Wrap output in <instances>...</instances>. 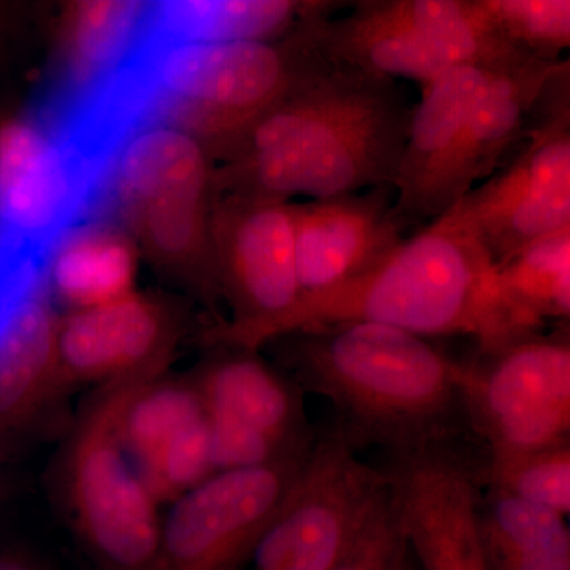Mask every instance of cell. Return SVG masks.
Segmentation results:
<instances>
[{"label":"cell","mask_w":570,"mask_h":570,"mask_svg":"<svg viewBox=\"0 0 570 570\" xmlns=\"http://www.w3.org/2000/svg\"><path fill=\"white\" fill-rule=\"evenodd\" d=\"M570 130V51L554 63L543 82L528 122L527 146L550 140Z\"/></svg>","instance_id":"cell-31"},{"label":"cell","mask_w":570,"mask_h":570,"mask_svg":"<svg viewBox=\"0 0 570 570\" xmlns=\"http://www.w3.org/2000/svg\"><path fill=\"white\" fill-rule=\"evenodd\" d=\"M137 472L157 504L175 502L217 472L206 414L179 431Z\"/></svg>","instance_id":"cell-29"},{"label":"cell","mask_w":570,"mask_h":570,"mask_svg":"<svg viewBox=\"0 0 570 570\" xmlns=\"http://www.w3.org/2000/svg\"><path fill=\"white\" fill-rule=\"evenodd\" d=\"M479 530L491 570H570L568 519L543 505L490 485Z\"/></svg>","instance_id":"cell-23"},{"label":"cell","mask_w":570,"mask_h":570,"mask_svg":"<svg viewBox=\"0 0 570 570\" xmlns=\"http://www.w3.org/2000/svg\"><path fill=\"white\" fill-rule=\"evenodd\" d=\"M370 322L423 337L466 335L493 352L532 333L499 284L498 265L461 200L346 283L303 294L268 324L216 336L246 351L305 330Z\"/></svg>","instance_id":"cell-1"},{"label":"cell","mask_w":570,"mask_h":570,"mask_svg":"<svg viewBox=\"0 0 570 570\" xmlns=\"http://www.w3.org/2000/svg\"><path fill=\"white\" fill-rule=\"evenodd\" d=\"M494 261L570 227V130L527 146L464 198Z\"/></svg>","instance_id":"cell-15"},{"label":"cell","mask_w":570,"mask_h":570,"mask_svg":"<svg viewBox=\"0 0 570 570\" xmlns=\"http://www.w3.org/2000/svg\"><path fill=\"white\" fill-rule=\"evenodd\" d=\"M409 557L411 549L389 483L330 570H403Z\"/></svg>","instance_id":"cell-30"},{"label":"cell","mask_w":570,"mask_h":570,"mask_svg":"<svg viewBox=\"0 0 570 570\" xmlns=\"http://www.w3.org/2000/svg\"><path fill=\"white\" fill-rule=\"evenodd\" d=\"M51 298L45 277L0 332V430L28 417L63 384L58 352L61 318Z\"/></svg>","instance_id":"cell-20"},{"label":"cell","mask_w":570,"mask_h":570,"mask_svg":"<svg viewBox=\"0 0 570 570\" xmlns=\"http://www.w3.org/2000/svg\"><path fill=\"white\" fill-rule=\"evenodd\" d=\"M554 63L523 51L510 52L494 63L445 179V212L464 200L527 132L532 108Z\"/></svg>","instance_id":"cell-19"},{"label":"cell","mask_w":570,"mask_h":570,"mask_svg":"<svg viewBox=\"0 0 570 570\" xmlns=\"http://www.w3.org/2000/svg\"><path fill=\"white\" fill-rule=\"evenodd\" d=\"M288 362L298 381L326 397L336 430L355 450L379 448L392 461L438 453L469 420L466 365L430 337L370 322L292 333Z\"/></svg>","instance_id":"cell-3"},{"label":"cell","mask_w":570,"mask_h":570,"mask_svg":"<svg viewBox=\"0 0 570 570\" xmlns=\"http://www.w3.org/2000/svg\"><path fill=\"white\" fill-rule=\"evenodd\" d=\"M513 313L539 333L547 321L570 325V227L497 262Z\"/></svg>","instance_id":"cell-25"},{"label":"cell","mask_w":570,"mask_h":570,"mask_svg":"<svg viewBox=\"0 0 570 570\" xmlns=\"http://www.w3.org/2000/svg\"><path fill=\"white\" fill-rule=\"evenodd\" d=\"M318 63L273 40L165 45L153 62V122L232 148Z\"/></svg>","instance_id":"cell-6"},{"label":"cell","mask_w":570,"mask_h":570,"mask_svg":"<svg viewBox=\"0 0 570 570\" xmlns=\"http://www.w3.org/2000/svg\"><path fill=\"white\" fill-rule=\"evenodd\" d=\"M137 249L111 220H86L63 236L47 268L51 296L71 311L105 305L134 294Z\"/></svg>","instance_id":"cell-21"},{"label":"cell","mask_w":570,"mask_h":570,"mask_svg":"<svg viewBox=\"0 0 570 570\" xmlns=\"http://www.w3.org/2000/svg\"><path fill=\"white\" fill-rule=\"evenodd\" d=\"M0 570H37L31 564L11 558H0Z\"/></svg>","instance_id":"cell-32"},{"label":"cell","mask_w":570,"mask_h":570,"mask_svg":"<svg viewBox=\"0 0 570 570\" xmlns=\"http://www.w3.org/2000/svg\"><path fill=\"white\" fill-rule=\"evenodd\" d=\"M107 175L39 111L0 126V250L47 266L99 212Z\"/></svg>","instance_id":"cell-8"},{"label":"cell","mask_w":570,"mask_h":570,"mask_svg":"<svg viewBox=\"0 0 570 570\" xmlns=\"http://www.w3.org/2000/svg\"><path fill=\"white\" fill-rule=\"evenodd\" d=\"M502 39L558 62L570 51V0H482Z\"/></svg>","instance_id":"cell-27"},{"label":"cell","mask_w":570,"mask_h":570,"mask_svg":"<svg viewBox=\"0 0 570 570\" xmlns=\"http://www.w3.org/2000/svg\"><path fill=\"white\" fill-rule=\"evenodd\" d=\"M14 307L10 305L7 299H3L0 296V332H2L3 326L7 325V322L10 321V317L13 316Z\"/></svg>","instance_id":"cell-33"},{"label":"cell","mask_w":570,"mask_h":570,"mask_svg":"<svg viewBox=\"0 0 570 570\" xmlns=\"http://www.w3.org/2000/svg\"><path fill=\"white\" fill-rule=\"evenodd\" d=\"M204 415L195 384L153 379L135 395L124 417V445L134 468L138 471L179 431Z\"/></svg>","instance_id":"cell-26"},{"label":"cell","mask_w":570,"mask_h":570,"mask_svg":"<svg viewBox=\"0 0 570 570\" xmlns=\"http://www.w3.org/2000/svg\"><path fill=\"white\" fill-rule=\"evenodd\" d=\"M209 176L194 135L154 124L116 157L100 209H110L165 272L208 291L219 284Z\"/></svg>","instance_id":"cell-4"},{"label":"cell","mask_w":570,"mask_h":570,"mask_svg":"<svg viewBox=\"0 0 570 570\" xmlns=\"http://www.w3.org/2000/svg\"><path fill=\"white\" fill-rule=\"evenodd\" d=\"M249 352L214 363L194 382L216 471L262 466L313 448L298 389Z\"/></svg>","instance_id":"cell-12"},{"label":"cell","mask_w":570,"mask_h":570,"mask_svg":"<svg viewBox=\"0 0 570 570\" xmlns=\"http://www.w3.org/2000/svg\"><path fill=\"white\" fill-rule=\"evenodd\" d=\"M569 534H570V519H568Z\"/></svg>","instance_id":"cell-35"},{"label":"cell","mask_w":570,"mask_h":570,"mask_svg":"<svg viewBox=\"0 0 570 570\" xmlns=\"http://www.w3.org/2000/svg\"><path fill=\"white\" fill-rule=\"evenodd\" d=\"M220 283L235 321L217 335L268 324L302 296L295 253V205L276 198L228 194L213 217Z\"/></svg>","instance_id":"cell-13"},{"label":"cell","mask_w":570,"mask_h":570,"mask_svg":"<svg viewBox=\"0 0 570 570\" xmlns=\"http://www.w3.org/2000/svg\"><path fill=\"white\" fill-rule=\"evenodd\" d=\"M393 82L318 63L232 146L230 194L328 200L392 187L412 115Z\"/></svg>","instance_id":"cell-2"},{"label":"cell","mask_w":570,"mask_h":570,"mask_svg":"<svg viewBox=\"0 0 570 570\" xmlns=\"http://www.w3.org/2000/svg\"><path fill=\"white\" fill-rule=\"evenodd\" d=\"M311 449L262 466L214 472L176 499L163 520L157 570H242L291 497Z\"/></svg>","instance_id":"cell-11"},{"label":"cell","mask_w":570,"mask_h":570,"mask_svg":"<svg viewBox=\"0 0 570 570\" xmlns=\"http://www.w3.org/2000/svg\"><path fill=\"white\" fill-rule=\"evenodd\" d=\"M403 570H420L417 561H415V558H414V554H412V551H411V557H409L406 566H404Z\"/></svg>","instance_id":"cell-34"},{"label":"cell","mask_w":570,"mask_h":570,"mask_svg":"<svg viewBox=\"0 0 570 570\" xmlns=\"http://www.w3.org/2000/svg\"><path fill=\"white\" fill-rule=\"evenodd\" d=\"M176 324L167 307L138 294L71 311L59 321L63 384L102 382L167 366Z\"/></svg>","instance_id":"cell-17"},{"label":"cell","mask_w":570,"mask_h":570,"mask_svg":"<svg viewBox=\"0 0 570 570\" xmlns=\"http://www.w3.org/2000/svg\"><path fill=\"white\" fill-rule=\"evenodd\" d=\"M564 326H568V328H570V325H564Z\"/></svg>","instance_id":"cell-36"},{"label":"cell","mask_w":570,"mask_h":570,"mask_svg":"<svg viewBox=\"0 0 570 570\" xmlns=\"http://www.w3.org/2000/svg\"><path fill=\"white\" fill-rule=\"evenodd\" d=\"M165 367L105 384L81 415L67 455L66 483L75 527L105 570H157L163 520L124 445L135 395Z\"/></svg>","instance_id":"cell-5"},{"label":"cell","mask_w":570,"mask_h":570,"mask_svg":"<svg viewBox=\"0 0 570 570\" xmlns=\"http://www.w3.org/2000/svg\"><path fill=\"white\" fill-rule=\"evenodd\" d=\"M149 2H75L62 18V82L52 99L91 91L126 61L140 36Z\"/></svg>","instance_id":"cell-22"},{"label":"cell","mask_w":570,"mask_h":570,"mask_svg":"<svg viewBox=\"0 0 570 570\" xmlns=\"http://www.w3.org/2000/svg\"><path fill=\"white\" fill-rule=\"evenodd\" d=\"M328 61L382 78L426 86L464 63L517 51L502 39L482 0H367L322 22Z\"/></svg>","instance_id":"cell-7"},{"label":"cell","mask_w":570,"mask_h":570,"mask_svg":"<svg viewBox=\"0 0 570 570\" xmlns=\"http://www.w3.org/2000/svg\"><path fill=\"white\" fill-rule=\"evenodd\" d=\"M469 420L490 456L570 444V328L531 335L466 365Z\"/></svg>","instance_id":"cell-9"},{"label":"cell","mask_w":570,"mask_h":570,"mask_svg":"<svg viewBox=\"0 0 570 570\" xmlns=\"http://www.w3.org/2000/svg\"><path fill=\"white\" fill-rule=\"evenodd\" d=\"M491 487L570 519V444L524 455L490 456Z\"/></svg>","instance_id":"cell-28"},{"label":"cell","mask_w":570,"mask_h":570,"mask_svg":"<svg viewBox=\"0 0 570 570\" xmlns=\"http://www.w3.org/2000/svg\"><path fill=\"white\" fill-rule=\"evenodd\" d=\"M504 56L464 63L423 86L420 102L412 108L406 146L392 186L393 213L400 224L433 223L448 213L442 194L464 127L494 63Z\"/></svg>","instance_id":"cell-16"},{"label":"cell","mask_w":570,"mask_h":570,"mask_svg":"<svg viewBox=\"0 0 570 570\" xmlns=\"http://www.w3.org/2000/svg\"><path fill=\"white\" fill-rule=\"evenodd\" d=\"M389 487L333 428L313 444L298 482L255 547L253 570H330Z\"/></svg>","instance_id":"cell-10"},{"label":"cell","mask_w":570,"mask_h":570,"mask_svg":"<svg viewBox=\"0 0 570 570\" xmlns=\"http://www.w3.org/2000/svg\"><path fill=\"white\" fill-rule=\"evenodd\" d=\"M390 491L420 570H491L479 530L480 493L442 452L392 461Z\"/></svg>","instance_id":"cell-14"},{"label":"cell","mask_w":570,"mask_h":570,"mask_svg":"<svg viewBox=\"0 0 570 570\" xmlns=\"http://www.w3.org/2000/svg\"><path fill=\"white\" fill-rule=\"evenodd\" d=\"M316 7L285 0H174L151 2V20L171 45L273 40Z\"/></svg>","instance_id":"cell-24"},{"label":"cell","mask_w":570,"mask_h":570,"mask_svg":"<svg viewBox=\"0 0 570 570\" xmlns=\"http://www.w3.org/2000/svg\"><path fill=\"white\" fill-rule=\"evenodd\" d=\"M392 187L295 205V253L303 294L362 275L401 242Z\"/></svg>","instance_id":"cell-18"}]
</instances>
